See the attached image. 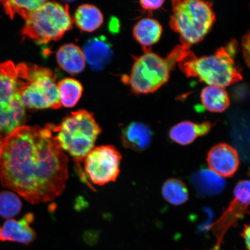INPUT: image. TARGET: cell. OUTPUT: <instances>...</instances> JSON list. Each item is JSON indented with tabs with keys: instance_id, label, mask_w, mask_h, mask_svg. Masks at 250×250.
I'll return each instance as SVG.
<instances>
[{
	"instance_id": "obj_5",
	"label": "cell",
	"mask_w": 250,
	"mask_h": 250,
	"mask_svg": "<svg viewBox=\"0 0 250 250\" xmlns=\"http://www.w3.org/2000/svg\"><path fill=\"white\" fill-rule=\"evenodd\" d=\"M189 48L177 46L166 59L146 51L134 62L129 77L134 92L148 94L160 88L169 79L170 71L186 56Z\"/></svg>"
},
{
	"instance_id": "obj_18",
	"label": "cell",
	"mask_w": 250,
	"mask_h": 250,
	"mask_svg": "<svg viewBox=\"0 0 250 250\" xmlns=\"http://www.w3.org/2000/svg\"><path fill=\"white\" fill-rule=\"evenodd\" d=\"M103 20L104 18L99 8L95 5L83 4L77 8L74 21L81 30L92 32L101 26Z\"/></svg>"
},
{
	"instance_id": "obj_25",
	"label": "cell",
	"mask_w": 250,
	"mask_h": 250,
	"mask_svg": "<svg viewBox=\"0 0 250 250\" xmlns=\"http://www.w3.org/2000/svg\"><path fill=\"white\" fill-rule=\"evenodd\" d=\"M242 47L243 58L246 64L250 68V30L243 37Z\"/></svg>"
},
{
	"instance_id": "obj_4",
	"label": "cell",
	"mask_w": 250,
	"mask_h": 250,
	"mask_svg": "<svg viewBox=\"0 0 250 250\" xmlns=\"http://www.w3.org/2000/svg\"><path fill=\"white\" fill-rule=\"evenodd\" d=\"M172 8L171 29L179 34L181 45L187 48L201 42L215 22L211 2L176 0L172 1Z\"/></svg>"
},
{
	"instance_id": "obj_19",
	"label": "cell",
	"mask_w": 250,
	"mask_h": 250,
	"mask_svg": "<svg viewBox=\"0 0 250 250\" xmlns=\"http://www.w3.org/2000/svg\"><path fill=\"white\" fill-rule=\"evenodd\" d=\"M201 97L204 107L212 112H223L230 105L229 96L223 87L206 86L202 90Z\"/></svg>"
},
{
	"instance_id": "obj_13",
	"label": "cell",
	"mask_w": 250,
	"mask_h": 250,
	"mask_svg": "<svg viewBox=\"0 0 250 250\" xmlns=\"http://www.w3.org/2000/svg\"><path fill=\"white\" fill-rule=\"evenodd\" d=\"M83 53L86 62L93 70L104 68L110 62L112 56L111 45L104 37H95L84 45Z\"/></svg>"
},
{
	"instance_id": "obj_2",
	"label": "cell",
	"mask_w": 250,
	"mask_h": 250,
	"mask_svg": "<svg viewBox=\"0 0 250 250\" xmlns=\"http://www.w3.org/2000/svg\"><path fill=\"white\" fill-rule=\"evenodd\" d=\"M236 48V42H231L214 54L200 58L189 50L177 64L188 77L198 78L208 86L223 88L242 80L234 60Z\"/></svg>"
},
{
	"instance_id": "obj_21",
	"label": "cell",
	"mask_w": 250,
	"mask_h": 250,
	"mask_svg": "<svg viewBox=\"0 0 250 250\" xmlns=\"http://www.w3.org/2000/svg\"><path fill=\"white\" fill-rule=\"evenodd\" d=\"M47 1L43 0H31V1H20L9 0L1 1L0 3L5 9L6 14L11 19L16 15H19L26 21L34 12L38 10Z\"/></svg>"
},
{
	"instance_id": "obj_16",
	"label": "cell",
	"mask_w": 250,
	"mask_h": 250,
	"mask_svg": "<svg viewBox=\"0 0 250 250\" xmlns=\"http://www.w3.org/2000/svg\"><path fill=\"white\" fill-rule=\"evenodd\" d=\"M56 59L59 66L71 75L81 73L85 67L83 50L73 43L62 46L56 54Z\"/></svg>"
},
{
	"instance_id": "obj_3",
	"label": "cell",
	"mask_w": 250,
	"mask_h": 250,
	"mask_svg": "<svg viewBox=\"0 0 250 250\" xmlns=\"http://www.w3.org/2000/svg\"><path fill=\"white\" fill-rule=\"evenodd\" d=\"M52 130L62 149L73 158L81 177L86 181L81 163L95 147L96 141L102 133L93 114L85 109L71 112L60 124L52 125Z\"/></svg>"
},
{
	"instance_id": "obj_15",
	"label": "cell",
	"mask_w": 250,
	"mask_h": 250,
	"mask_svg": "<svg viewBox=\"0 0 250 250\" xmlns=\"http://www.w3.org/2000/svg\"><path fill=\"white\" fill-rule=\"evenodd\" d=\"M212 124L205 122L201 124L183 121L171 128L169 132L170 139L181 145L192 143L199 137L206 135L211 129Z\"/></svg>"
},
{
	"instance_id": "obj_23",
	"label": "cell",
	"mask_w": 250,
	"mask_h": 250,
	"mask_svg": "<svg viewBox=\"0 0 250 250\" xmlns=\"http://www.w3.org/2000/svg\"><path fill=\"white\" fill-rule=\"evenodd\" d=\"M22 203L15 193L11 191L0 192V216L11 219L20 213Z\"/></svg>"
},
{
	"instance_id": "obj_7",
	"label": "cell",
	"mask_w": 250,
	"mask_h": 250,
	"mask_svg": "<svg viewBox=\"0 0 250 250\" xmlns=\"http://www.w3.org/2000/svg\"><path fill=\"white\" fill-rule=\"evenodd\" d=\"M26 121L17 65L11 61L0 62V135L7 136Z\"/></svg>"
},
{
	"instance_id": "obj_20",
	"label": "cell",
	"mask_w": 250,
	"mask_h": 250,
	"mask_svg": "<svg viewBox=\"0 0 250 250\" xmlns=\"http://www.w3.org/2000/svg\"><path fill=\"white\" fill-rule=\"evenodd\" d=\"M58 89L61 104L67 108L76 105L83 92V87L79 81L71 78H64L59 82Z\"/></svg>"
},
{
	"instance_id": "obj_28",
	"label": "cell",
	"mask_w": 250,
	"mask_h": 250,
	"mask_svg": "<svg viewBox=\"0 0 250 250\" xmlns=\"http://www.w3.org/2000/svg\"><path fill=\"white\" fill-rule=\"evenodd\" d=\"M4 138L0 135V156L2 151L3 146H4Z\"/></svg>"
},
{
	"instance_id": "obj_6",
	"label": "cell",
	"mask_w": 250,
	"mask_h": 250,
	"mask_svg": "<svg viewBox=\"0 0 250 250\" xmlns=\"http://www.w3.org/2000/svg\"><path fill=\"white\" fill-rule=\"evenodd\" d=\"M21 81V98L25 108L30 109L62 107L56 77L49 68L22 62L17 65Z\"/></svg>"
},
{
	"instance_id": "obj_12",
	"label": "cell",
	"mask_w": 250,
	"mask_h": 250,
	"mask_svg": "<svg viewBox=\"0 0 250 250\" xmlns=\"http://www.w3.org/2000/svg\"><path fill=\"white\" fill-rule=\"evenodd\" d=\"M34 220V214L31 212L24 215L20 220L9 219L0 226V241L30 245L37 237L35 230L30 227Z\"/></svg>"
},
{
	"instance_id": "obj_24",
	"label": "cell",
	"mask_w": 250,
	"mask_h": 250,
	"mask_svg": "<svg viewBox=\"0 0 250 250\" xmlns=\"http://www.w3.org/2000/svg\"><path fill=\"white\" fill-rule=\"evenodd\" d=\"M196 185L201 191L207 194H213L220 192L224 187L222 177L213 172L202 171L196 177Z\"/></svg>"
},
{
	"instance_id": "obj_14",
	"label": "cell",
	"mask_w": 250,
	"mask_h": 250,
	"mask_svg": "<svg viewBox=\"0 0 250 250\" xmlns=\"http://www.w3.org/2000/svg\"><path fill=\"white\" fill-rule=\"evenodd\" d=\"M152 133L147 125L139 122L128 125L122 132L121 140L125 147L142 151L152 142Z\"/></svg>"
},
{
	"instance_id": "obj_27",
	"label": "cell",
	"mask_w": 250,
	"mask_h": 250,
	"mask_svg": "<svg viewBox=\"0 0 250 250\" xmlns=\"http://www.w3.org/2000/svg\"><path fill=\"white\" fill-rule=\"evenodd\" d=\"M241 235L245 240L247 250H250V225H245Z\"/></svg>"
},
{
	"instance_id": "obj_17",
	"label": "cell",
	"mask_w": 250,
	"mask_h": 250,
	"mask_svg": "<svg viewBox=\"0 0 250 250\" xmlns=\"http://www.w3.org/2000/svg\"><path fill=\"white\" fill-rule=\"evenodd\" d=\"M162 27L159 21L151 18L140 20L133 29V36L143 46H151L157 43L162 34Z\"/></svg>"
},
{
	"instance_id": "obj_11",
	"label": "cell",
	"mask_w": 250,
	"mask_h": 250,
	"mask_svg": "<svg viewBox=\"0 0 250 250\" xmlns=\"http://www.w3.org/2000/svg\"><path fill=\"white\" fill-rule=\"evenodd\" d=\"M207 162L210 170L221 177H232L240 164L238 153L226 143L213 146L208 153Z\"/></svg>"
},
{
	"instance_id": "obj_9",
	"label": "cell",
	"mask_w": 250,
	"mask_h": 250,
	"mask_svg": "<svg viewBox=\"0 0 250 250\" xmlns=\"http://www.w3.org/2000/svg\"><path fill=\"white\" fill-rule=\"evenodd\" d=\"M122 156L112 146L94 147L84 159V171L87 179L97 186L114 182L120 173Z\"/></svg>"
},
{
	"instance_id": "obj_8",
	"label": "cell",
	"mask_w": 250,
	"mask_h": 250,
	"mask_svg": "<svg viewBox=\"0 0 250 250\" xmlns=\"http://www.w3.org/2000/svg\"><path fill=\"white\" fill-rule=\"evenodd\" d=\"M73 24L68 4L46 1L26 21L21 33L43 44L60 40Z\"/></svg>"
},
{
	"instance_id": "obj_29",
	"label": "cell",
	"mask_w": 250,
	"mask_h": 250,
	"mask_svg": "<svg viewBox=\"0 0 250 250\" xmlns=\"http://www.w3.org/2000/svg\"></svg>"
},
{
	"instance_id": "obj_10",
	"label": "cell",
	"mask_w": 250,
	"mask_h": 250,
	"mask_svg": "<svg viewBox=\"0 0 250 250\" xmlns=\"http://www.w3.org/2000/svg\"><path fill=\"white\" fill-rule=\"evenodd\" d=\"M233 199L218 220L211 226L218 243L229 228L246 214H250V180L240 181L234 189Z\"/></svg>"
},
{
	"instance_id": "obj_26",
	"label": "cell",
	"mask_w": 250,
	"mask_h": 250,
	"mask_svg": "<svg viewBox=\"0 0 250 250\" xmlns=\"http://www.w3.org/2000/svg\"><path fill=\"white\" fill-rule=\"evenodd\" d=\"M164 1H146L142 0L140 1V5L143 9L146 10H156L161 8L163 5Z\"/></svg>"
},
{
	"instance_id": "obj_22",
	"label": "cell",
	"mask_w": 250,
	"mask_h": 250,
	"mask_svg": "<svg viewBox=\"0 0 250 250\" xmlns=\"http://www.w3.org/2000/svg\"><path fill=\"white\" fill-rule=\"evenodd\" d=\"M162 195L170 204H184L189 198L188 189L182 181L177 179L167 180L162 187Z\"/></svg>"
},
{
	"instance_id": "obj_1",
	"label": "cell",
	"mask_w": 250,
	"mask_h": 250,
	"mask_svg": "<svg viewBox=\"0 0 250 250\" xmlns=\"http://www.w3.org/2000/svg\"><path fill=\"white\" fill-rule=\"evenodd\" d=\"M52 128L23 125L4 137L0 181L32 204L54 201L68 180L67 156Z\"/></svg>"
}]
</instances>
